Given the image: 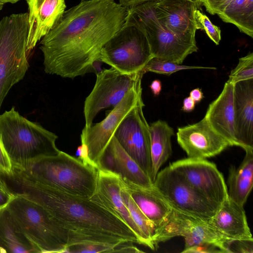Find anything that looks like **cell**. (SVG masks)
Wrapping results in <instances>:
<instances>
[{
  "label": "cell",
  "mask_w": 253,
  "mask_h": 253,
  "mask_svg": "<svg viewBox=\"0 0 253 253\" xmlns=\"http://www.w3.org/2000/svg\"><path fill=\"white\" fill-rule=\"evenodd\" d=\"M228 253H253V240H231L228 245Z\"/></svg>",
  "instance_id": "obj_33"
},
{
  "label": "cell",
  "mask_w": 253,
  "mask_h": 253,
  "mask_svg": "<svg viewBox=\"0 0 253 253\" xmlns=\"http://www.w3.org/2000/svg\"><path fill=\"white\" fill-rule=\"evenodd\" d=\"M126 14L127 9L114 0H81L65 11L40 42L44 72L72 79L88 73Z\"/></svg>",
  "instance_id": "obj_1"
},
{
  "label": "cell",
  "mask_w": 253,
  "mask_h": 253,
  "mask_svg": "<svg viewBox=\"0 0 253 253\" xmlns=\"http://www.w3.org/2000/svg\"><path fill=\"white\" fill-rule=\"evenodd\" d=\"M177 236L184 238V250L202 244L211 243L223 253H228V245L232 240L216 229L210 222V219L201 218L171 208L157 228L153 242L157 248L160 242Z\"/></svg>",
  "instance_id": "obj_9"
},
{
  "label": "cell",
  "mask_w": 253,
  "mask_h": 253,
  "mask_svg": "<svg viewBox=\"0 0 253 253\" xmlns=\"http://www.w3.org/2000/svg\"><path fill=\"white\" fill-rule=\"evenodd\" d=\"M153 186L172 208L201 218H211L220 206L197 191L170 165L158 172Z\"/></svg>",
  "instance_id": "obj_10"
},
{
  "label": "cell",
  "mask_w": 253,
  "mask_h": 253,
  "mask_svg": "<svg viewBox=\"0 0 253 253\" xmlns=\"http://www.w3.org/2000/svg\"><path fill=\"white\" fill-rule=\"evenodd\" d=\"M29 32L26 51L29 55L37 43L59 21L66 7L65 0H26Z\"/></svg>",
  "instance_id": "obj_19"
},
{
  "label": "cell",
  "mask_w": 253,
  "mask_h": 253,
  "mask_svg": "<svg viewBox=\"0 0 253 253\" xmlns=\"http://www.w3.org/2000/svg\"><path fill=\"white\" fill-rule=\"evenodd\" d=\"M29 28L27 12L6 16L0 21V109L10 88L29 68Z\"/></svg>",
  "instance_id": "obj_6"
},
{
  "label": "cell",
  "mask_w": 253,
  "mask_h": 253,
  "mask_svg": "<svg viewBox=\"0 0 253 253\" xmlns=\"http://www.w3.org/2000/svg\"><path fill=\"white\" fill-rule=\"evenodd\" d=\"M2 176L15 194L41 206L68 230L107 234L138 244L136 236L128 226L90 198L59 191L16 169L11 175Z\"/></svg>",
  "instance_id": "obj_2"
},
{
  "label": "cell",
  "mask_w": 253,
  "mask_h": 253,
  "mask_svg": "<svg viewBox=\"0 0 253 253\" xmlns=\"http://www.w3.org/2000/svg\"><path fill=\"white\" fill-rule=\"evenodd\" d=\"M13 170L10 160L4 148L0 137V173L11 175Z\"/></svg>",
  "instance_id": "obj_36"
},
{
  "label": "cell",
  "mask_w": 253,
  "mask_h": 253,
  "mask_svg": "<svg viewBox=\"0 0 253 253\" xmlns=\"http://www.w3.org/2000/svg\"><path fill=\"white\" fill-rule=\"evenodd\" d=\"M20 0H0V4H4L6 3H15Z\"/></svg>",
  "instance_id": "obj_45"
},
{
  "label": "cell",
  "mask_w": 253,
  "mask_h": 253,
  "mask_svg": "<svg viewBox=\"0 0 253 253\" xmlns=\"http://www.w3.org/2000/svg\"><path fill=\"white\" fill-rule=\"evenodd\" d=\"M6 208L26 237L41 253H64L69 230L46 210L19 195Z\"/></svg>",
  "instance_id": "obj_5"
},
{
  "label": "cell",
  "mask_w": 253,
  "mask_h": 253,
  "mask_svg": "<svg viewBox=\"0 0 253 253\" xmlns=\"http://www.w3.org/2000/svg\"><path fill=\"white\" fill-rule=\"evenodd\" d=\"M121 180L109 171L97 169L95 192L90 198L124 222L136 236L138 244L153 248L133 221L121 195Z\"/></svg>",
  "instance_id": "obj_15"
},
{
  "label": "cell",
  "mask_w": 253,
  "mask_h": 253,
  "mask_svg": "<svg viewBox=\"0 0 253 253\" xmlns=\"http://www.w3.org/2000/svg\"><path fill=\"white\" fill-rule=\"evenodd\" d=\"M0 253H40L6 207L0 211Z\"/></svg>",
  "instance_id": "obj_24"
},
{
  "label": "cell",
  "mask_w": 253,
  "mask_h": 253,
  "mask_svg": "<svg viewBox=\"0 0 253 253\" xmlns=\"http://www.w3.org/2000/svg\"><path fill=\"white\" fill-rule=\"evenodd\" d=\"M113 253H143L136 247L133 245V243L123 242L117 245L114 250Z\"/></svg>",
  "instance_id": "obj_38"
},
{
  "label": "cell",
  "mask_w": 253,
  "mask_h": 253,
  "mask_svg": "<svg viewBox=\"0 0 253 253\" xmlns=\"http://www.w3.org/2000/svg\"><path fill=\"white\" fill-rule=\"evenodd\" d=\"M1 209H0V211L1 210Z\"/></svg>",
  "instance_id": "obj_46"
},
{
  "label": "cell",
  "mask_w": 253,
  "mask_h": 253,
  "mask_svg": "<svg viewBox=\"0 0 253 253\" xmlns=\"http://www.w3.org/2000/svg\"><path fill=\"white\" fill-rule=\"evenodd\" d=\"M169 165L209 200L220 206L227 198V185L214 163L206 159L187 158Z\"/></svg>",
  "instance_id": "obj_14"
},
{
  "label": "cell",
  "mask_w": 253,
  "mask_h": 253,
  "mask_svg": "<svg viewBox=\"0 0 253 253\" xmlns=\"http://www.w3.org/2000/svg\"><path fill=\"white\" fill-rule=\"evenodd\" d=\"M234 105L237 146L253 149V79L234 84Z\"/></svg>",
  "instance_id": "obj_20"
},
{
  "label": "cell",
  "mask_w": 253,
  "mask_h": 253,
  "mask_svg": "<svg viewBox=\"0 0 253 253\" xmlns=\"http://www.w3.org/2000/svg\"><path fill=\"white\" fill-rule=\"evenodd\" d=\"M121 185V195L133 221L152 246L153 250H156L157 247L153 242L156 233V227L148 219L135 203L124 186L122 180Z\"/></svg>",
  "instance_id": "obj_28"
},
{
  "label": "cell",
  "mask_w": 253,
  "mask_h": 253,
  "mask_svg": "<svg viewBox=\"0 0 253 253\" xmlns=\"http://www.w3.org/2000/svg\"><path fill=\"white\" fill-rule=\"evenodd\" d=\"M122 181L135 203L157 228L170 211L172 208L154 186L146 188L125 182L123 180Z\"/></svg>",
  "instance_id": "obj_23"
},
{
  "label": "cell",
  "mask_w": 253,
  "mask_h": 253,
  "mask_svg": "<svg viewBox=\"0 0 253 253\" xmlns=\"http://www.w3.org/2000/svg\"><path fill=\"white\" fill-rule=\"evenodd\" d=\"M155 1L127 8L125 23L136 26L145 35L153 57L181 64L198 48L195 39L180 37L167 30L155 12Z\"/></svg>",
  "instance_id": "obj_7"
},
{
  "label": "cell",
  "mask_w": 253,
  "mask_h": 253,
  "mask_svg": "<svg viewBox=\"0 0 253 253\" xmlns=\"http://www.w3.org/2000/svg\"><path fill=\"white\" fill-rule=\"evenodd\" d=\"M102 63L103 62L99 59L93 61L89 68L88 73H93L96 75L101 73L104 70L101 67Z\"/></svg>",
  "instance_id": "obj_42"
},
{
  "label": "cell",
  "mask_w": 253,
  "mask_h": 253,
  "mask_svg": "<svg viewBox=\"0 0 253 253\" xmlns=\"http://www.w3.org/2000/svg\"><path fill=\"white\" fill-rule=\"evenodd\" d=\"M232 0H197V3L203 5L211 15L222 12Z\"/></svg>",
  "instance_id": "obj_34"
},
{
  "label": "cell",
  "mask_w": 253,
  "mask_h": 253,
  "mask_svg": "<svg viewBox=\"0 0 253 253\" xmlns=\"http://www.w3.org/2000/svg\"><path fill=\"white\" fill-rule=\"evenodd\" d=\"M195 18L198 29L204 30L210 39L218 45L221 40V30L211 23L210 19L198 8L195 11Z\"/></svg>",
  "instance_id": "obj_32"
},
{
  "label": "cell",
  "mask_w": 253,
  "mask_h": 253,
  "mask_svg": "<svg viewBox=\"0 0 253 253\" xmlns=\"http://www.w3.org/2000/svg\"><path fill=\"white\" fill-rule=\"evenodd\" d=\"M0 137L13 169L22 170L34 162L58 154V136L27 119L12 106L0 115Z\"/></svg>",
  "instance_id": "obj_3"
},
{
  "label": "cell",
  "mask_w": 253,
  "mask_h": 253,
  "mask_svg": "<svg viewBox=\"0 0 253 253\" xmlns=\"http://www.w3.org/2000/svg\"><path fill=\"white\" fill-rule=\"evenodd\" d=\"M185 253H223L217 246L211 243H204L184 250Z\"/></svg>",
  "instance_id": "obj_37"
},
{
  "label": "cell",
  "mask_w": 253,
  "mask_h": 253,
  "mask_svg": "<svg viewBox=\"0 0 253 253\" xmlns=\"http://www.w3.org/2000/svg\"><path fill=\"white\" fill-rule=\"evenodd\" d=\"M217 15L224 22L235 25L241 32L253 38V0H232Z\"/></svg>",
  "instance_id": "obj_27"
},
{
  "label": "cell",
  "mask_w": 253,
  "mask_h": 253,
  "mask_svg": "<svg viewBox=\"0 0 253 253\" xmlns=\"http://www.w3.org/2000/svg\"><path fill=\"white\" fill-rule=\"evenodd\" d=\"M246 155L237 168L232 167L228 178V197L244 206L252 189L253 183V149L245 150Z\"/></svg>",
  "instance_id": "obj_26"
},
{
  "label": "cell",
  "mask_w": 253,
  "mask_h": 253,
  "mask_svg": "<svg viewBox=\"0 0 253 253\" xmlns=\"http://www.w3.org/2000/svg\"><path fill=\"white\" fill-rule=\"evenodd\" d=\"M76 154L78 157V159L84 164L92 166L88 157L87 147L85 144L82 143L81 145L78 147Z\"/></svg>",
  "instance_id": "obj_39"
},
{
  "label": "cell",
  "mask_w": 253,
  "mask_h": 253,
  "mask_svg": "<svg viewBox=\"0 0 253 253\" xmlns=\"http://www.w3.org/2000/svg\"><path fill=\"white\" fill-rule=\"evenodd\" d=\"M197 4L193 0H163L155 1V12L161 24L171 33L195 39L198 30L195 18Z\"/></svg>",
  "instance_id": "obj_17"
},
{
  "label": "cell",
  "mask_w": 253,
  "mask_h": 253,
  "mask_svg": "<svg viewBox=\"0 0 253 253\" xmlns=\"http://www.w3.org/2000/svg\"><path fill=\"white\" fill-rule=\"evenodd\" d=\"M210 222L230 239L253 240L243 206L228 197L220 204Z\"/></svg>",
  "instance_id": "obj_22"
},
{
  "label": "cell",
  "mask_w": 253,
  "mask_h": 253,
  "mask_svg": "<svg viewBox=\"0 0 253 253\" xmlns=\"http://www.w3.org/2000/svg\"><path fill=\"white\" fill-rule=\"evenodd\" d=\"M211 128L232 146H237L234 84L228 81L217 98L209 106L204 117Z\"/></svg>",
  "instance_id": "obj_21"
},
{
  "label": "cell",
  "mask_w": 253,
  "mask_h": 253,
  "mask_svg": "<svg viewBox=\"0 0 253 253\" xmlns=\"http://www.w3.org/2000/svg\"><path fill=\"white\" fill-rule=\"evenodd\" d=\"M189 96L196 103L200 102L204 97L202 90L199 88H196L191 90Z\"/></svg>",
  "instance_id": "obj_43"
},
{
  "label": "cell",
  "mask_w": 253,
  "mask_h": 253,
  "mask_svg": "<svg viewBox=\"0 0 253 253\" xmlns=\"http://www.w3.org/2000/svg\"><path fill=\"white\" fill-rule=\"evenodd\" d=\"M119 244H109L102 243H87L73 244L68 245L64 253H113L115 247Z\"/></svg>",
  "instance_id": "obj_31"
},
{
  "label": "cell",
  "mask_w": 253,
  "mask_h": 253,
  "mask_svg": "<svg viewBox=\"0 0 253 253\" xmlns=\"http://www.w3.org/2000/svg\"><path fill=\"white\" fill-rule=\"evenodd\" d=\"M15 195L0 173V209L5 208Z\"/></svg>",
  "instance_id": "obj_35"
},
{
  "label": "cell",
  "mask_w": 253,
  "mask_h": 253,
  "mask_svg": "<svg viewBox=\"0 0 253 253\" xmlns=\"http://www.w3.org/2000/svg\"><path fill=\"white\" fill-rule=\"evenodd\" d=\"M161 0H118L119 3L126 9L146 2L158 1ZM193 0L197 2V0Z\"/></svg>",
  "instance_id": "obj_40"
},
{
  "label": "cell",
  "mask_w": 253,
  "mask_h": 253,
  "mask_svg": "<svg viewBox=\"0 0 253 253\" xmlns=\"http://www.w3.org/2000/svg\"><path fill=\"white\" fill-rule=\"evenodd\" d=\"M253 79V53L250 52L239 60L237 66L231 71L228 82L235 83Z\"/></svg>",
  "instance_id": "obj_30"
},
{
  "label": "cell",
  "mask_w": 253,
  "mask_h": 253,
  "mask_svg": "<svg viewBox=\"0 0 253 253\" xmlns=\"http://www.w3.org/2000/svg\"><path fill=\"white\" fill-rule=\"evenodd\" d=\"M176 138L178 143L190 158L213 157L231 146L211 128L205 118L198 123L178 127Z\"/></svg>",
  "instance_id": "obj_16"
},
{
  "label": "cell",
  "mask_w": 253,
  "mask_h": 253,
  "mask_svg": "<svg viewBox=\"0 0 253 253\" xmlns=\"http://www.w3.org/2000/svg\"><path fill=\"white\" fill-rule=\"evenodd\" d=\"M142 90L141 84L131 88L104 120L82 130L81 143L86 145L91 164L96 169L105 148L121 122L136 105Z\"/></svg>",
  "instance_id": "obj_13"
},
{
  "label": "cell",
  "mask_w": 253,
  "mask_h": 253,
  "mask_svg": "<svg viewBox=\"0 0 253 253\" xmlns=\"http://www.w3.org/2000/svg\"><path fill=\"white\" fill-rule=\"evenodd\" d=\"M196 103L188 96L184 98L183 102L182 110L185 112H190L193 111L195 107Z\"/></svg>",
  "instance_id": "obj_41"
},
{
  "label": "cell",
  "mask_w": 253,
  "mask_h": 253,
  "mask_svg": "<svg viewBox=\"0 0 253 253\" xmlns=\"http://www.w3.org/2000/svg\"><path fill=\"white\" fill-rule=\"evenodd\" d=\"M152 162L151 179L153 183L160 168L172 153L171 138L174 130L164 121L158 120L149 126Z\"/></svg>",
  "instance_id": "obj_25"
},
{
  "label": "cell",
  "mask_w": 253,
  "mask_h": 253,
  "mask_svg": "<svg viewBox=\"0 0 253 253\" xmlns=\"http://www.w3.org/2000/svg\"><path fill=\"white\" fill-rule=\"evenodd\" d=\"M144 74L142 71L124 74L111 67L96 75L94 86L84 103V126H90L101 110L116 106L131 88L141 84Z\"/></svg>",
  "instance_id": "obj_11"
},
{
  "label": "cell",
  "mask_w": 253,
  "mask_h": 253,
  "mask_svg": "<svg viewBox=\"0 0 253 253\" xmlns=\"http://www.w3.org/2000/svg\"><path fill=\"white\" fill-rule=\"evenodd\" d=\"M19 171L41 183L75 196L90 198L96 189L97 169L61 151Z\"/></svg>",
  "instance_id": "obj_4"
},
{
  "label": "cell",
  "mask_w": 253,
  "mask_h": 253,
  "mask_svg": "<svg viewBox=\"0 0 253 253\" xmlns=\"http://www.w3.org/2000/svg\"><path fill=\"white\" fill-rule=\"evenodd\" d=\"M154 96H158L162 90V83L159 80H154L149 86Z\"/></svg>",
  "instance_id": "obj_44"
},
{
  "label": "cell",
  "mask_w": 253,
  "mask_h": 253,
  "mask_svg": "<svg viewBox=\"0 0 253 253\" xmlns=\"http://www.w3.org/2000/svg\"><path fill=\"white\" fill-rule=\"evenodd\" d=\"M188 69H216L213 67L188 66L179 64L171 61L153 57L147 63L142 71L144 74L148 72L159 74L170 75L176 72Z\"/></svg>",
  "instance_id": "obj_29"
},
{
  "label": "cell",
  "mask_w": 253,
  "mask_h": 253,
  "mask_svg": "<svg viewBox=\"0 0 253 253\" xmlns=\"http://www.w3.org/2000/svg\"><path fill=\"white\" fill-rule=\"evenodd\" d=\"M153 57L144 33L125 23L103 47L98 59L121 73L133 74L142 71Z\"/></svg>",
  "instance_id": "obj_8"
},
{
  "label": "cell",
  "mask_w": 253,
  "mask_h": 253,
  "mask_svg": "<svg viewBox=\"0 0 253 253\" xmlns=\"http://www.w3.org/2000/svg\"><path fill=\"white\" fill-rule=\"evenodd\" d=\"M98 169L116 174L125 182L146 188L153 187L150 177L128 155L114 136L103 151Z\"/></svg>",
  "instance_id": "obj_18"
},
{
  "label": "cell",
  "mask_w": 253,
  "mask_h": 253,
  "mask_svg": "<svg viewBox=\"0 0 253 253\" xmlns=\"http://www.w3.org/2000/svg\"><path fill=\"white\" fill-rule=\"evenodd\" d=\"M142 95L136 105L120 124L113 136L151 178V157L149 125L144 117Z\"/></svg>",
  "instance_id": "obj_12"
}]
</instances>
